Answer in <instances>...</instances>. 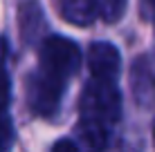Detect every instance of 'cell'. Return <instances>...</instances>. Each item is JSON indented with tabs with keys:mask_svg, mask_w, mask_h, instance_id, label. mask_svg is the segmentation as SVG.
I'll list each match as a JSON object with an SVG mask.
<instances>
[{
	"mask_svg": "<svg viewBox=\"0 0 155 152\" xmlns=\"http://www.w3.org/2000/svg\"><path fill=\"white\" fill-rule=\"evenodd\" d=\"M9 96H12V85H9V76L5 72V67L0 65V114H5V110L9 105Z\"/></svg>",
	"mask_w": 155,
	"mask_h": 152,
	"instance_id": "9",
	"label": "cell"
},
{
	"mask_svg": "<svg viewBox=\"0 0 155 152\" xmlns=\"http://www.w3.org/2000/svg\"><path fill=\"white\" fill-rule=\"evenodd\" d=\"M18 23H20V36H23L25 43H31V40L38 38V34L45 29V18H43V11L38 7V2H23L18 9Z\"/></svg>",
	"mask_w": 155,
	"mask_h": 152,
	"instance_id": "6",
	"label": "cell"
},
{
	"mask_svg": "<svg viewBox=\"0 0 155 152\" xmlns=\"http://www.w3.org/2000/svg\"><path fill=\"white\" fill-rule=\"evenodd\" d=\"M14 148V125L7 114H0V152H12Z\"/></svg>",
	"mask_w": 155,
	"mask_h": 152,
	"instance_id": "8",
	"label": "cell"
},
{
	"mask_svg": "<svg viewBox=\"0 0 155 152\" xmlns=\"http://www.w3.org/2000/svg\"><path fill=\"white\" fill-rule=\"evenodd\" d=\"M88 67L97 81L115 83L121 72V56L113 43H92L88 49Z\"/></svg>",
	"mask_w": 155,
	"mask_h": 152,
	"instance_id": "4",
	"label": "cell"
},
{
	"mask_svg": "<svg viewBox=\"0 0 155 152\" xmlns=\"http://www.w3.org/2000/svg\"><path fill=\"white\" fill-rule=\"evenodd\" d=\"M56 5L61 18L77 27H88L99 18L97 0H56Z\"/></svg>",
	"mask_w": 155,
	"mask_h": 152,
	"instance_id": "5",
	"label": "cell"
},
{
	"mask_svg": "<svg viewBox=\"0 0 155 152\" xmlns=\"http://www.w3.org/2000/svg\"><path fill=\"white\" fill-rule=\"evenodd\" d=\"M38 63H41L43 74L54 76L65 83L70 76L77 74L79 65H81V49L70 38L50 36V38H45L41 43Z\"/></svg>",
	"mask_w": 155,
	"mask_h": 152,
	"instance_id": "2",
	"label": "cell"
},
{
	"mask_svg": "<svg viewBox=\"0 0 155 152\" xmlns=\"http://www.w3.org/2000/svg\"><path fill=\"white\" fill-rule=\"evenodd\" d=\"M52 152H79V148H77V143H74V141L61 139V141H56V143H54Z\"/></svg>",
	"mask_w": 155,
	"mask_h": 152,
	"instance_id": "10",
	"label": "cell"
},
{
	"mask_svg": "<svg viewBox=\"0 0 155 152\" xmlns=\"http://www.w3.org/2000/svg\"><path fill=\"white\" fill-rule=\"evenodd\" d=\"M63 96V81L47 76L38 70L27 78V101L29 110L38 116H52Z\"/></svg>",
	"mask_w": 155,
	"mask_h": 152,
	"instance_id": "3",
	"label": "cell"
},
{
	"mask_svg": "<svg viewBox=\"0 0 155 152\" xmlns=\"http://www.w3.org/2000/svg\"><path fill=\"white\" fill-rule=\"evenodd\" d=\"M99 7V18L106 23H117L126 11V0H97Z\"/></svg>",
	"mask_w": 155,
	"mask_h": 152,
	"instance_id": "7",
	"label": "cell"
},
{
	"mask_svg": "<svg viewBox=\"0 0 155 152\" xmlns=\"http://www.w3.org/2000/svg\"><path fill=\"white\" fill-rule=\"evenodd\" d=\"M79 112H81L79 134H81L85 148L90 152H101L108 145L110 125L121 114V98L115 83L92 78L83 90Z\"/></svg>",
	"mask_w": 155,
	"mask_h": 152,
	"instance_id": "1",
	"label": "cell"
}]
</instances>
